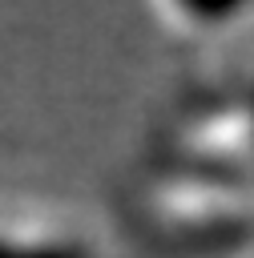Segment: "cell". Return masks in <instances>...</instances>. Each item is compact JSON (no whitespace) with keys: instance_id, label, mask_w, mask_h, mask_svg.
<instances>
[{"instance_id":"obj_2","label":"cell","mask_w":254,"mask_h":258,"mask_svg":"<svg viewBox=\"0 0 254 258\" xmlns=\"http://www.w3.org/2000/svg\"><path fill=\"white\" fill-rule=\"evenodd\" d=\"M177 20H185V24H198V28H226V24H234V20H242V16H250V4H242V0H222V4H173L169 8Z\"/></svg>"},{"instance_id":"obj_3","label":"cell","mask_w":254,"mask_h":258,"mask_svg":"<svg viewBox=\"0 0 254 258\" xmlns=\"http://www.w3.org/2000/svg\"><path fill=\"white\" fill-rule=\"evenodd\" d=\"M242 125H246V141H250V153H254V85L246 89V101H242Z\"/></svg>"},{"instance_id":"obj_1","label":"cell","mask_w":254,"mask_h":258,"mask_svg":"<svg viewBox=\"0 0 254 258\" xmlns=\"http://www.w3.org/2000/svg\"><path fill=\"white\" fill-rule=\"evenodd\" d=\"M0 258H97V254L73 234L0 226Z\"/></svg>"}]
</instances>
